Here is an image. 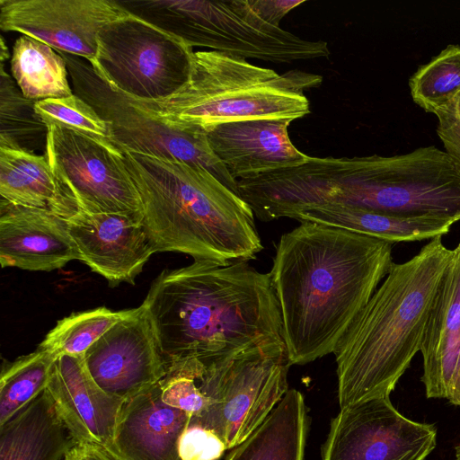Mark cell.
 I'll return each instance as SVG.
<instances>
[{
	"instance_id": "1",
	"label": "cell",
	"mask_w": 460,
	"mask_h": 460,
	"mask_svg": "<svg viewBox=\"0 0 460 460\" xmlns=\"http://www.w3.org/2000/svg\"><path fill=\"white\" fill-rule=\"evenodd\" d=\"M393 244L314 222L281 235L269 275L291 365L334 353L394 263Z\"/></svg>"
},
{
	"instance_id": "2",
	"label": "cell",
	"mask_w": 460,
	"mask_h": 460,
	"mask_svg": "<svg viewBox=\"0 0 460 460\" xmlns=\"http://www.w3.org/2000/svg\"><path fill=\"white\" fill-rule=\"evenodd\" d=\"M168 364L209 366L242 352L283 343L279 306L269 273L248 261L194 260L162 271L142 303Z\"/></svg>"
},
{
	"instance_id": "3",
	"label": "cell",
	"mask_w": 460,
	"mask_h": 460,
	"mask_svg": "<svg viewBox=\"0 0 460 460\" xmlns=\"http://www.w3.org/2000/svg\"><path fill=\"white\" fill-rule=\"evenodd\" d=\"M452 258L442 237L394 263L335 351L340 407L390 397L421 349L429 316Z\"/></svg>"
},
{
	"instance_id": "4",
	"label": "cell",
	"mask_w": 460,
	"mask_h": 460,
	"mask_svg": "<svg viewBox=\"0 0 460 460\" xmlns=\"http://www.w3.org/2000/svg\"><path fill=\"white\" fill-rule=\"evenodd\" d=\"M156 252L221 265L253 260L263 245L248 203L208 170L122 150Z\"/></svg>"
},
{
	"instance_id": "5",
	"label": "cell",
	"mask_w": 460,
	"mask_h": 460,
	"mask_svg": "<svg viewBox=\"0 0 460 460\" xmlns=\"http://www.w3.org/2000/svg\"><path fill=\"white\" fill-rule=\"evenodd\" d=\"M323 77L298 69L279 74L244 58L215 50L194 51L187 82L173 94L132 103L180 128L208 132L230 122L293 121L310 113L305 91Z\"/></svg>"
},
{
	"instance_id": "6",
	"label": "cell",
	"mask_w": 460,
	"mask_h": 460,
	"mask_svg": "<svg viewBox=\"0 0 460 460\" xmlns=\"http://www.w3.org/2000/svg\"><path fill=\"white\" fill-rule=\"evenodd\" d=\"M129 13L180 38L191 48L205 47L276 64L328 58L324 40H306L272 26L248 0H124Z\"/></svg>"
},
{
	"instance_id": "7",
	"label": "cell",
	"mask_w": 460,
	"mask_h": 460,
	"mask_svg": "<svg viewBox=\"0 0 460 460\" xmlns=\"http://www.w3.org/2000/svg\"><path fill=\"white\" fill-rule=\"evenodd\" d=\"M345 206L460 221V167L434 146L392 156H356L342 188Z\"/></svg>"
},
{
	"instance_id": "8",
	"label": "cell",
	"mask_w": 460,
	"mask_h": 460,
	"mask_svg": "<svg viewBox=\"0 0 460 460\" xmlns=\"http://www.w3.org/2000/svg\"><path fill=\"white\" fill-rule=\"evenodd\" d=\"M291 366L284 342L250 349L207 366L199 376L209 400L199 416L201 423L217 433L227 449L238 446L288 392Z\"/></svg>"
},
{
	"instance_id": "9",
	"label": "cell",
	"mask_w": 460,
	"mask_h": 460,
	"mask_svg": "<svg viewBox=\"0 0 460 460\" xmlns=\"http://www.w3.org/2000/svg\"><path fill=\"white\" fill-rule=\"evenodd\" d=\"M193 53L180 38L128 12L99 32L89 63L112 89L132 100L156 101L187 82Z\"/></svg>"
},
{
	"instance_id": "10",
	"label": "cell",
	"mask_w": 460,
	"mask_h": 460,
	"mask_svg": "<svg viewBox=\"0 0 460 460\" xmlns=\"http://www.w3.org/2000/svg\"><path fill=\"white\" fill-rule=\"evenodd\" d=\"M58 52L66 63L74 93L109 123L111 141L121 150L200 166L239 194L237 181L211 149L206 132L164 122L110 87L91 65L76 56Z\"/></svg>"
},
{
	"instance_id": "11",
	"label": "cell",
	"mask_w": 460,
	"mask_h": 460,
	"mask_svg": "<svg viewBox=\"0 0 460 460\" xmlns=\"http://www.w3.org/2000/svg\"><path fill=\"white\" fill-rule=\"evenodd\" d=\"M62 194L79 212L143 222V204L122 150L111 140L49 126L44 154Z\"/></svg>"
},
{
	"instance_id": "12",
	"label": "cell",
	"mask_w": 460,
	"mask_h": 460,
	"mask_svg": "<svg viewBox=\"0 0 460 460\" xmlns=\"http://www.w3.org/2000/svg\"><path fill=\"white\" fill-rule=\"evenodd\" d=\"M434 424L402 414L390 397L341 408L332 419L322 460H425L437 446Z\"/></svg>"
},
{
	"instance_id": "13",
	"label": "cell",
	"mask_w": 460,
	"mask_h": 460,
	"mask_svg": "<svg viewBox=\"0 0 460 460\" xmlns=\"http://www.w3.org/2000/svg\"><path fill=\"white\" fill-rule=\"evenodd\" d=\"M128 13L113 0H0V29L89 62L95 57L99 32Z\"/></svg>"
},
{
	"instance_id": "14",
	"label": "cell",
	"mask_w": 460,
	"mask_h": 460,
	"mask_svg": "<svg viewBox=\"0 0 460 460\" xmlns=\"http://www.w3.org/2000/svg\"><path fill=\"white\" fill-rule=\"evenodd\" d=\"M87 369L109 394L125 401L156 385L167 372L146 308H134L84 353Z\"/></svg>"
},
{
	"instance_id": "15",
	"label": "cell",
	"mask_w": 460,
	"mask_h": 460,
	"mask_svg": "<svg viewBox=\"0 0 460 460\" xmlns=\"http://www.w3.org/2000/svg\"><path fill=\"white\" fill-rule=\"evenodd\" d=\"M84 355H60L47 389L75 444L101 447L112 456L125 400L109 394L96 384Z\"/></svg>"
},
{
	"instance_id": "16",
	"label": "cell",
	"mask_w": 460,
	"mask_h": 460,
	"mask_svg": "<svg viewBox=\"0 0 460 460\" xmlns=\"http://www.w3.org/2000/svg\"><path fill=\"white\" fill-rule=\"evenodd\" d=\"M81 261L116 287L135 284L155 252L143 223L119 214L78 212L67 219Z\"/></svg>"
},
{
	"instance_id": "17",
	"label": "cell",
	"mask_w": 460,
	"mask_h": 460,
	"mask_svg": "<svg viewBox=\"0 0 460 460\" xmlns=\"http://www.w3.org/2000/svg\"><path fill=\"white\" fill-rule=\"evenodd\" d=\"M80 260L67 219L54 213L0 201V262L31 271L59 270Z\"/></svg>"
},
{
	"instance_id": "18",
	"label": "cell",
	"mask_w": 460,
	"mask_h": 460,
	"mask_svg": "<svg viewBox=\"0 0 460 460\" xmlns=\"http://www.w3.org/2000/svg\"><path fill=\"white\" fill-rule=\"evenodd\" d=\"M291 121L253 119L218 125L207 132L209 146L236 181L307 161L296 148L288 128Z\"/></svg>"
},
{
	"instance_id": "19",
	"label": "cell",
	"mask_w": 460,
	"mask_h": 460,
	"mask_svg": "<svg viewBox=\"0 0 460 460\" xmlns=\"http://www.w3.org/2000/svg\"><path fill=\"white\" fill-rule=\"evenodd\" d=\"M420 353L427 398L447 399L460 362V243L437 292Z\"/></svg>"
},
{
	"instance_id": "20",
	"label": "cell",
	"mask_w": 460,
	"mask_h": 460,
	"mask_svg": "<svg viewBox=\"0 0 460 460\" xmlns=\"http://www.w3.org/2000/svg\"><path fill=\"white\" fill-rule=\"evenodd\" d=\"M75 445L48 389L0 426V460H61Z\"/></svg>"
},
{
	"instance_id": "21",
	"label": "cell",
	"mask_w": 460,
	"mask_h": 460,
	"mask_svg": "<svg viewBox=\"0 0 460 460\" xmlns=\"http://www.w3.org/2000/svg\"><path fill=\"white\" fill-rule=\"evenodd\" d=\"M292 219L336 226L393 243L442 237L457 222L435 215H399L339 205L314 207Z\"/></svg>"
},
{
	"instance_id": "22",
	"label": "cell",
	"mask_w": 460,
	"mask_h": 460,
	"mask_svg": "<svg viewBox=\"0 0 460 460\" xmlns=\"http://www.w3.org/2000/svg\"><path fill=\"white\" fill-rule=\"evenodd\" d=\"M0 195L8 203L69 219L79 212L58 188L45 155L0 146Z\"/></svg>"
},
{
	"instance_id": "23",
	"label": "cell",
	"mask_w": 460,
	"mask_h": 460,
	"mask_svg": "<svg viewBox=\"0 0 460 460\" xmlns=\"http://www.w3.org/2000/svg\"><path fill=\"white\" fill-rule=\"evenodd\" d=\"M308 430L303 394L288 389L266 420L226 460H304Z\"/></svg>"
},
{
	"instance_id": "24",
	"label": "cell",
	"mask_w": 460,
	"mask_h": 460,
	"mask_svg": "<svg viewBox=\"0 0 460 460\" xmlns=\"http://www.w3.org/2000/svg\"><path fill=\"white\" fill-rule=\"evenodd\" d=\"M11 72L22 95L37 102L73 94L63 57L49 45L22 35L13 47Z\"/></svg>"
},
{
	"instance_id": "25",
	"label": "cell",
	"mask_w": 460,
	"mask_h": 460,
	"mask_svg": "<svg viewBox=\"0 0 460 460\" xmlns=\"http://www.w3.org/2000/svg\"><path fill=\"white\" fill-rule=\"evenodd\" d=\"M58 357L38 349L3 364L0 376V426L42 394L49 384Z\"/></svg>"
},
{
	"instance_id": "26",
	"label": "cell",
	"mask_w": 460,
	"mask_h": 460,
	"mask_svg": "<svg viewBox=\"0 0 460 460\" xmlns=\"http://www.w3.org/2000/svg\"><path fill=\"white\" fill-rule=\"evenodd\" d=\"M1 65L0 146L35 154V148L46 146L48 127L36 112L35 102L22 95L3 61Z\"/></svg>"
},
{
	"instance_id": "27",
	"label": "cell",
	"mask_w": 460,
	"mask_h": 460,
	"mask_svg": "<svg viewBox=\"0 0 460 460\" xmlns=\"http://www.w3.org/2000/svg\"><path fill=\"white\" fill-rule=\"evenodd\" d=\"M134 311H112L102 306L73 313L58 321L38 346L58 357L84 355L107 331Z\"/></svg>"
},
{
	"instance_id": "28",
	"label": "cell",
	"mask_w": 460,
	"mask_h": 460,
	"mask_svg": "<svg viewBox=\"0 0 460 460\" xmlns=\"http://www.w3.org/2000/svg\"><path fill=\"white\" fill-rule=\"evenodd\" d=\"M409 86L413 102L427 112L435 114L451 102L460 93V45L447 46L419 66Z\"/></svg>"
},
{
	"instance_id": "29",
	"label": "cell",
	"mask_w": 460,
	"mask_h": 460,
	"mask_svg": "<svg viewBox=\"0 0 460 460\" xmlns=\"http://www.w3.org/2000/svg\"><path fill=\"white\" fill-rule=\"evenodd\" d=\"M35 111L47 127L58 126L111 141L109 123L74 93L63 98L37 101Z\"/></svg>"
},
{
	"instance_id": "30",
	"label": "cell",
	"mask_w": 460,
	"mask_h": 460,
	"mask_svg": "<svg viewBox=\"0 0 460 460\" xmlns=\"http://www.w3.org/2000/svg\"><path fill=\"white\" fill-rule=\"evenodd\" d=\"M435 115L438 119L437 134L445 152L460 167V93Z\"/></svg>"
},
{
	"instance_id": "31",
	"label": "cell",
	"mask_w": 460,
	"mask_h": 460,
	"mask_svg": "<svg viewBox=\"0 0 460 460\" xmlns=\"http://www.w3.org/2000/svg\"><path fill=\"white\" fill-rule=\"evenodd\" d=\"M252 9L267 23L279 27L280 21L305 0H248Z\"/></svg>"
},
{
	"instance_id": "32",
	"label": "cell",
	"mask_w": 460,
	"mask_h": 460,
	"mask_svg": "<svg viewBox=\"0 0 460 460\" xmlns=\"http://www.w3.org/2000/svg\"><path fill=\"white\" fill-rule=\"evenodd\" d=\"M64 460H116L101 447L76 444L67 453Z\"/></svg>"
},
{
	"instance_id": "33",
	"label": "cell",
	"mask_w": 460,
	"mask_h": 460,
	"mask_svg": "<svg viewBox=\"0 0 460 460\" xmlns=\"http://www.w3.org/2000/svg\"><path fill=\"white\" fill-rule=\"evenodd\" d=\"M447 400L450 403L460 406V362Z\"/></svg>"
},
{
	"instance_id": "34",
	"label": "cell",
	"mask_w": 460,
	"mask_h": 460,
	"mask_svg": "<svg viewBox=\"0 0 460 460\" xmlns=\"http://www.w3.org/2000/svg\"><path fill=\"white\" fill-rule=\"evenodd\" d=\"M454 460H460V442L455 448V458Z\"/></svg>"
}]
</instances>
